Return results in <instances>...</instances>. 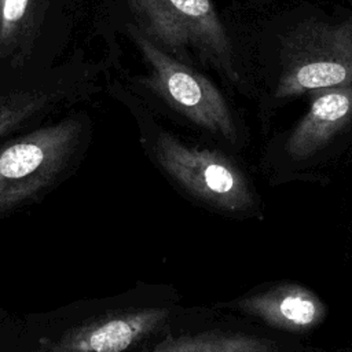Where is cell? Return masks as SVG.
Instances as JSON below:
<instances>
[{
  "instance_id": "cell-11",
  "label": "cell",
  "mask_w": 352,
  "mask_h": 352,
  "mask_svg": "<svg viewBox=\"0 0 352 352\" xmlns=\"http://www.w3.org/2000/svg\"><path fill=\"white\" fill-rule=\"evenodd\" d=\"M51 102L52 95L41 91H0V139L23 126Z\"/></svg>"
},
{
  "instance_id": "cell-9",
  "label": "cell",
  "mask_w": 352,
  "mask_h": 352,
  "mask_svg": "<svg viewBox=\"0 0 352 352\" xmlns=\"http://www.w3.org/2000/svg\"><path fill=\"white\" fill-rule=\"evenodd\" d=\"M47 0H3L0 14V58L22 65L32 52Z\"/></svg>"
},
{
  "instance_id": "cell-3",
  "label": "cell",
  "mask_w": 352,
  "mask_h": 352,
  "mask_svg": "<svg viewBox=\"0 0 352 352\" xmlns=\"http://www.w3.org/2000/svg\"><path fill=\"white\" fill-rule=\"evenodd\" d=\"M276 99L352 84V22L304 21L280 40Z\"/></svg>"
},
{
  "instance_id": "cell-8",
  "label": "cell",
  "mask_w": 352,
  "mask_h": 352,
  "mask_svg": "<svg viewBox=\"0 0 352 352\" xmlns=\"http://www.w3.org/2000/svg\"><path fill=\"white\" fill-rule=\"evenodd\" d=\"M308 111L286 138L287 160L304 162L323 150L352 121V84L311 92Z\"/></svg>"
},
{
  "instance_id": "cell-5",
  "label": "cell",
  "mask_w": 352,
  "mask_h": 352,
  "mask_svg": "<svg viewBox=\"0 0 352 352\" xmlns=\"http://www.w3.org/2000/svg\"><path fill=\"white\" fill-rule=\"evenodd\" d=\"M128 32L148 67V74L140 81L197 126L235 142L236 125L219 88L192 66L157 47L135 25H128Z\"/></svg>"
},
{
  "instance_id": "cell-2",
  "label": "cell",
  "mask_w": 352,
  "mask_h": 352,
  "mask_svg": "<svg viewBox=\"0 0 352 352\" xmlns=\"http://www.w3.org/2000/svg\"><path fill=\"white\" fill-rule=\"evenodd\" d=\"M84 122L70 116L0 148V214L15 210L56 184L82 139Z\"/></svg>"
},
{
  "instance_id": "cell-4",
  "label": "cell",
  "mask_w": 352,
  "mask_h": 352,
  "mask_svg": "<svg viewBox=\"0 0 352 352\" xmlns=\"http://www.w3.org/2000/svg\"><path fill=\"white\" fill-rule=\"evenodd\" d=\"M151 151L162 172L195 199L230 214L256 209L248 177L224 154L190 146L168 131L155 135Z\"/></svg>"
},
{
  "instance_id": "cell-6",
  "label": "cell",
  "mask_w": 352,
  "mask_h": 352,
  "mask_svg": "<svg viewBox=\"0 0 352 352\" xmlns=\"http://www.w3.org/2000/svg\"><path fill=\"white\" fill-rule=\"evenodd\" d=\"M173 316L165 307L107 312L41 340L44 352H122L162 330Z\"/></svg>"
},
{
  "instance_id": "cell-10",
  "label": "cell",
  "mask_w": 352,
  "mask_h": 352,
  "mask_svg": "<svg viewBox=\"0 0 352 352\" xmlns=\"http://www.w3.org/2000/svg\"><path fill=\"white\" fill-rule=\"evenodd\" d=\"M148 352H279L278 344L246 333L205 331L166 336Z\"/></svg>"
},
{
  "instance_id": "cell-1",
  "label": "cell",
  "mask_w": 352,
  "mask_h": 352,
  "mask_svg": "<svg viewBox=\"0 0 352 352\" xmlns=\"http://www.w3.org/2000/svg\"><path fill=\"white\" fill-rule=\"evenodd\" d=\"M125 1L135 26L162 51L187 65L195 56L239 80L231 40L210 0Z\"/></svg>"
},
{
  "instance_id": "cell-7",
  "label": "cell",
  "mask_w": 352,
  "mask_h": 352,
  "mask_svg": "<svg viewBox=\"0 0 352 352\" xmlns=\"http://www.w3.org/2000/svg\"><path fill=\"white\" fill-rule=\"evenodd\" d=\"M223 307L292 333H305L319 326L327 309L323 301L309 289L296 283H279L249 293Z\"/></svg>"
},
{
  "instance_id": "cell-12",
  "label": "cell",
  "mask_w": 352,
  "mask_h": 352,
  "mask_svg": "<svg viewBox=\"0 0 352 352\" xmlns=\"http://www.w3.org/2000/svg\"><path fill=\"white\" fill-rule=\"evenodd\" d=\"M1 4H3V0H0V14H1Z\"/></svg>"
}]
</instances>
